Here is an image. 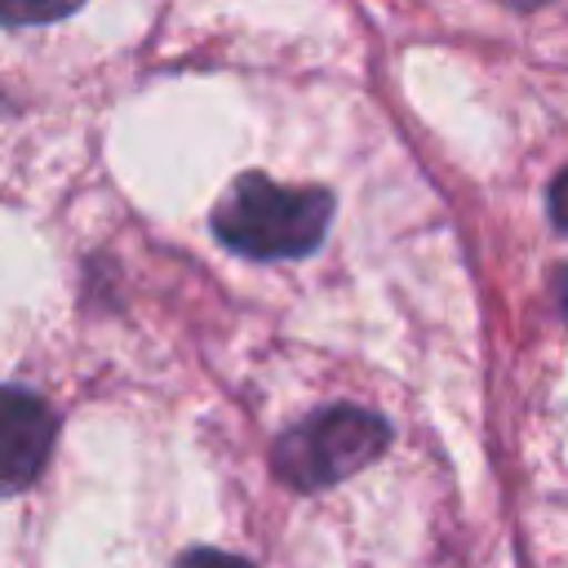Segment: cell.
<instances>
[{
  "label": "cell",
  "instance_id": "6da1fadb",
  "mask_svg": "<svg viewBox=\"0 0 568 568\" xmlns=\"http://www.w3.org/2000/svg\"><path fill=\"white\" fill-rule=\"evenodd\" d=\"M333 217V195L320 186H280L266 173H244L213 209L222 244L248 257H297L311 253Z\"/></svg>",
  "mask_w": 568,
  "mask_h": 568
},
{
  "label": "cell",
  "instance_id": "7a4b0ae2",
  "mask_svg": "<svg viewBox=\"0 0 568 568\" xmlns=\"http://www.w3.org/2000/svg\"><path fill=\"white\" fill-rule=\"evenodd\" d=\"M386 422L368 408H324L315 417H306L302 426H293L288 435L275 439V475L293 488H324L337 484L346 475H355L359 466H368L382 448H386Z\"/></svg>",
  "mask_w": 568,
  "mask_h": 568
},
{
  "label": "cell",
  "instance_id": "3957f363",
  "mask_svg": "<svg viewBox=\"0 0 568 568\" xmlns=\"http://www.w3.org/2000/svg\"><path fill=\"white\" fill-rule=\"evenodd\" d=\"M58 422L22 386H0V497L22 493L49 462Z\"/></svg>",
  "mask_w": 568,
  "mask_h": 568
},
{
  "label": "cell",
  "instance_id": "277c9868",
  "mask_svg": "<svg viewBox=\"0 0 568 568\" xmlns=\"http://www.w3.org/2000/svg\"><path fill=\"white\" fill-rule=\"evenodd\" d=\"M84 0H0V22L9 27H36V22H58L75 13Z\"/></svg>",
  "mask_w": 568,
  "mask_h": 568
},
{
  "label": "cell",
  "instance_id": "5b68a950",
  "mask_svg": "<svg viewBox=\"0 0 568 568\" xmlns=\"http://www.w3.org/2000/svg\"><path fill=\"white\" fill-rule=\"evenodd\" d=\"M550 222H555L559 231H568V169L550 182Z\"/></svg>",
  "mask_w": 568,
  "mask_h": 568
},
{
  "label": "cell",
  "instance_id": "8992f818",
  "mask_svg": "<svg viewBox=\"0 0 568 568\" xmlns=\"http://www.w3.org/2000/svg\"><path fill=\"white\" fill-rule=\"evenodd\" d=\"M559 311L568 315V271H564V280H559Z\"/></svg>",
  "mask_w": 568,
  "mask_h": 568
},
{
  "label": "cell",
  "instance_id": "52a82bcc",
  "mask_svg": "<svg viewBox=\"0 0 568 568\" xmlns=\"http://www.w3.org/2000/svg\"><path fill=\"white\" fill-rule=\"evenodd\" d=\"M506 4H519V9H532V4H541V0H506Z\"/></svg>",
  "mask_w": 568,
  "mask_h": 568
}]
</instances>
